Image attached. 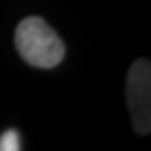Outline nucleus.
I'll use <instances>...</instances> for the list:
<instances>
[{
    "mask_svg": "<svg viewBox=\"0 0 151 151\" xmlns=\"http://www.w3.org/2000/svg\"><path fill=\"white\" fill-rule=\"evenodd\" d=\"M15 45L27 63L43 69L58 65L65 53L62 39L39 17L20 22L15 30Z\"/></svg>",
    "mask_w": 151,
    "mask_h": 151,
    "instance_id": "nucleus-1",
    "label": "nucleus"
},
{
    "mask_svg": "<svg viewBox=\"0 0 151 151\" xmlns=\"http://www.w3.org/2000/svg\"><path fill=\"white\" fill-rule=\"evenodd\" d=\"M127 105L134 130L147 135L151 130V65L147 59H137L126 79Z\"/></svg>",
    "mask_w": 151,
    "mask_h": 151,
    "instance_id": "nucleus-2",
    "label": "nucleus"
},
{
    "mask_svg": "<svg viewBox=\"0 0 151 151\" xmlns=\"http://www.w3.org/2000/svg\"><path fill=\"white\" fill-rule=\"evenodd\" d=\"M20 150V136L15 130H6L0 136V151Z\"/></svg>",
    "mask_w": 151,
    "mask_h": 151,
    "instance_id": "nucleus-3",
    "label": "nucleus"
}]
</instances>
